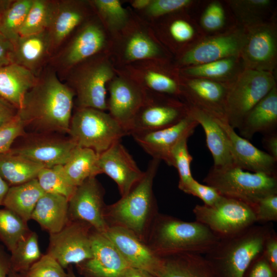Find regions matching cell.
I'll use <instances>...</instances> for the list:
<instances>
[{
	"label": "cell",
	"instance_id": "db71d44e",
	"mask_svg": "<svg viewBox=\"0 0 277 277\" xmlns=\"http://www.w3.org/2000/svg\"><path fill=\"white\" fill-rule=\"evenodd\" d=\"M13 49L12 42L0 33V67L12 63Z\"/></svg>",
	"mask_w": 277,
	"mask_h": 277
},
{
	"label": "cell",
	"instance_id": "7dc6e473",
	"mask_svg": "<svg viewBox=\"0 0 277 277\" xmlns=\"http://www.w3.org/2000/svg\"><path fill=\"white\" fill-rule=\"evenodd\" d=\"M225 19V12L222 6L219 2H212L205 10L201 23L206 30L214 31L223 26Z\"/></svg>",
	"mask_w": 277,
	"mask_h": 277
},
{
	"label": "cell",
	"instance_id": "6f0895ef",
	"mask_svg": "<svg viewBox=\"0 0 277 277\" xmlns=\"http://www.w3.org/2000/svg\"><path fill=\"white\" fill-rule=\"evenodd\" d=\"M10 271V254L0 245V277H7Z\"/></svg>",
	"mask_w": 277,
	"mask_h": 277
},
{
	"label": "cell",
	"instance_id": "be15d7a7",
	"mask_svg": "<svg viewBox=\"0 0 277 277\" xmlns=\"http://www.w3.org/2000/svg\"><path fill=\"white\" fill-rule=\"evenodd\" d=\"M7 277H26L24 274L14 272L11 270Z\"/></svg>",
	"mask_w": 277,
	"mask_h": 277
},
{
	"label": "cell",
	"instance_id": "3957f363",
	"mask_svg": "<svg viewBox=\"0 0 277 277\" xmlns=\"http://www.w3.org/2000/svg\"><path fill=\"white\" fill-rule=\"evenodd\" d=\"M161 161L152 159L142 178L125 195L106 205L105 217L109 225L124 227L146 242L150 227L159 213L153 184Z\"/></svg>",
	"mask_w": 277,
	"mask_h": 277
},
{
	"label": "cell",
	"instance_id": "c3c4849f",
	"mask_svg": "<svg viewBox=\"0 0 277 277\" xmlns=\"http://www.w3.org/2000/svg\"><path fill=\"white\" fill-rule=\"evenodd\" d=\"M183 192L199 197L204 202V205L208 206H213L222 197L215 188L206 184H202L194 179Z\"/></svg>",
	"mask_w": 277,
	"mask_h": 277
},
{
	"label": "cell",
	"instance_id": "8d00e7d4",
	"mask_svg": "<svg viewBox=\"0 0 277 277\" xmlns=\"http://www.w3.org/2000/svg\"><path fill=\"white\" fill-rule=\"evenodd\" d=\"M53 1L33 0L20 29L19 35L41 33L48 29L52 16Z\"/></svg>",
	"mask_w": 277,
	"mask_h": 277
},
{
	"label": "cell",
	"instance_id": "7402d4cb",
	"mask_svg": "<svg viewBox=\"0 0 277 277\" xmlns=\"http://www.w3.org/2000/svg\"><path fill=\"white\" fill-rule=\"evenodd\" d=\"M109 93L107 103L109 114L128 132L132 121L145 102L143 94L135 87L120 79L111 82Z\"/></svg>",
	"mask_w": 277,
	"mask_h": 277
},
{
	"label": "cell",
	"instance_id": "f546056e",
	"mask_svg": "<svg viewBox=\"0 0 277 277\" xmlns=\"http://www.w3.org/2000/svg\"><path fill=\"white\" fill-rule=\"evenodd\" d=\"M83 19V13L71 1H54L51 21L47 31L51 51L58 47Z\"/></svg>",
	"mask_w": 277,
	"mask_h": 277
},
{
	"label": "cell",
	"instance_id": "484cf974",
	"mask_svg": "<svg viewBox=\"0 0 277 277\" xmlns=\"http://www.w3.org/2000/svg\"><path fill=\"white\" fill-rule=\"evenodd\" d=\"M105 36L97 26L84 27L58 56L57 62L63 69H69L98 52L103 47Z\"/></svg>",
	"mask_w": 277,
	"mask_h": 277
},
{
	"label": "cell",
	"instance_id": "603a6c76",
	"mask_svg": "<svg viewBox=\"0 0 277 277\" xmlns=\"http://www.w3.org/2000/svg\"><path fill=\"white\" fill-rule=\"evenodd\" d=\"M277 89L276 86L243 118L238 128L240 136L251 140L260 132L264 135L276 131Z\"/></svg>",
	"mask_w": 277,
	"mask_h": 277
},
{
	"label": "cell",
	"instance_id": "ee69618b",
	"mask_svg": "<svg viewBox=\"0 0 277 277\" xmlns=\"http://www.w3.org/2000/svg\"><path fill=\"white\" fill-rule=\"evenodd\" d=\"M25 129L17 115L11 122L0 126V155L8 152L15 140L26 133Z\"/></svg>",
	"mask_w": 277,
	"mask_h": 277
},
{
	"label": "cell",
	"instance_id": "5bb4252c",
	"mask_svg": "<svg viewBox=\"0 0 277 277\" xmlns=\"http://www.w3.org/2000/svg\"><path fill=\"white\" fill-rule=\"evenodd\" d=\"M189 112V111H188ZM199 124L188 114L176 124L160 130L131 134L136 143L152 159L170 166L173 147L182 138L190 136Z\"/></svg>",
	"mask_w": 277,
	"mask_h": 277
},
{
	"label": "cell",
	"instance_id": "ab89813d",
	"mask_svg": "<svg viewBox=\"0 0 277 277\" xmlns=\"http://www.w3.org/2000/svg\"><path fill=\"white\" fill-rule=\"evenodd\" d=\"M189 136L182 138L172 148L170 154V166L177 170L179 175V188L183 191L194 179L190 169L192 157L190 154L187 146Z\"/></svg>",
	"mask_w": 277,
	"mask_h": 277
},
{
	"label": "cell",
	"instance_id": "e0dca14e",
	"mask_svg": "<svg viewBox=\"0 0 277 277\" xmlns=\"http://www.w3.org/2000/svg\"><path fill=\"white\" fill-rule=\"evenodd\" d=\"M104 234L130 267L143 269L155 275L160 264V256L133 232L121 226L110 225Z\"/></svg>",
	"mask_w": 277,
	"mask_h": 277
},
{
	"label": "cell",
	"instance_id": "7a4b0ae2",
	"mask_svg": "<svg viewBox=\"0 0 277 277\" xmlns=\"http://www.w3.org/2000/svg\"><path fill=\"white\" fill-rule=\"evenodd\" d=\"M220 239L207 226L159 213L148 232L146 243L158 256L192 253L204 255Z\"/></svg>",
	"mask_w": 277,
	"mask_h": 277
},
{
	"label": "cell",
	"instance_id": "74e56055",
	"mask_svg": "<svg viewBox=\"0 0 277 277\" xmlns=\"http://www.w3.org/2000/svg\"><path fill=\"white\" fill-rule=\"evenodd\" d=\"M36 179L45 193L62 195L68 200L76 188L66 181L60 170L59 165L43 168Z\"/></svg>",
	"mask_w": 277,
	"mask_h": 277
},
{
	"label": "cell",
	"instance_id": "f1b7e54d",
	"mask_svg": "<svg viewBox=\"0 0 277 277\" xmlns=\"http://www.w3.org/2000/svg\"><path fill=\"white\" fill-rule=\"evenodd\" d=\"M31 220L49 234L60 231L69 221L68 200L62 195L45 193L37 202Z\"/></svg>",
	"mask_w": 277,
	"mask_h": 277
},
{
	"label": "cell",
	"instance_id": "8992f818",
	"mask_svg": "<svg viewBox=\"0 0 277 277\" xmlns=\"http://www.w3.org/2000/svg\"><path fill=\"white\" fill-rule=\"evenodd\" d=\"M68 134L77 146L91 149L100 154L129 133L109 113L78 108L72 114Z\"/></svg>",
	"mask_w": 277,
	"mask_h": 277
},
{
	"label": "cell",
	"instance_id": "7c38bea8",
	"mask_svg": "<svg viewBox=\"0 0 277 277\" xmlns=\"http://www.w3.org/2000/svg\"><path fill=\"white\" fill-rule=\"evenodd\" d=\"M276 35L273 27L259 23L249 27L241 53L246 69L270 72L276 60Z\"/></svg>",
	"mask_w": 277,
	"mask_h": 277
},
{
	"label": "cell",
	"instance_id": "83f0119b",
	"mask_svg": "<svg viewBox=\"0 0 277 277\" xmlns=\"http://www.w3.org/2000/svg\"><path fill=\"white\" fill-rule=\"evenodd\" d=\"M13 47L12 63L27 69L36 75L51 51L47 30L37 34L20 36Z\"/></svg>",
	"mask_w": 277,
	"mask_h": 277
},
{
	"label": "cell",
	"instance_id": "d6986e66",
	"mask_svg": "<svg viewBox=\"0 0 277 277\" xmlns=\"http://www.w3.org/2000/svg\"><path fill=\"white\" fill-rule=\"evenodd\" d=\"M245 33L233 31L212 36L200 42L182 58L184 65L194 66L241 55Z\"/></svg>",
	"mask_w": 277,
	"mask_h": 277
},
{
	"label": "cell",
	"instance_id": "44dd1931",
	"mask_svg": "<svg viewBox=\"0 0 277 277\" xmlns=\"http://www.w3.org/2000/svg\"><path fill=\"white\" fill-rule=\"evenodd\" d=\"M228 88V86L215 81L193 78L187 83L186 95L191 106L215 118L226 120L225 102Z\"/></svg>",
	"mask_w": 277,
	"mask_h": 277
},
{
	"label": "cell",
	"instance_id": "2e32d148",
	"mask_svg": "<svg viewBox=\"0 0 277 277\" xmlns=\"http://www.w3.org/2000/svg\"><path fill=\"white\" fill-rule=\"evenodd\" d=\"M98 165L101 173L116 184L121 196L127 194L144 174L120 141L99 154Z\"/></svg>",
	"mask_w": 277,
	"mask_h": 277
},
{
	"label": "cell",
	"instance_id": "9f6ffc18",
	"mask_svg": "<svg viewBox=\"0 0 277 277\" xmlns=\"http://www.w3.org/2000/svg\"><path fill=\"white\" fill-rule=\"evenodd\" d=\"M262 143L267 153L277 161V132L264 135Z\"/></svg>",
	"mask_w": 277,
	"mask_h": 277
},
{
	"label": "cell",
	"instance_id": "4fadbf2b",
	"mask_svg": "<svg viewBox=\"0 0 277 277\" xmlns=\"http://www.w3.org/2000/svg\"><path fill=\"white\" fill-rule=\"evenodd\" d=\"M91 241L92 256L76 265L78 272L84 277H121L130 266L112 242L94 229Z\"/></svg>",
	"mask_w": 277,
	"mask_h": 277
},
{
	"label": "cell",
	"instance_id": "d4e9b609",
	"mask_svg": "<svg viewBox=\"0 0 277 277\" xmlns=\"http://www.w3.org/2000/svg\"><path fill=\"white\" fill-rule=\"evenodd\" d=\"M190 115L203 127L207 147L210 151L215 167L233 165L227 135L216 118L197 107H189Z\"/></svg>",
	"mask_w": 277,
	"mask_h": 277
},
{
	"label": "cell",
	"instance_id": "681fc988",
	"mask_svg": "<svg viewBox=\"0 0 277 277\" xmlns=\"http://www.w3.org/2000/svg\"><path fill=\"white\" fill-rule=\"evenodd\" d=\"M191 2L190 0L151 1L147 7V12L153 16H160L185 7Z\"/></svg>",
	"mask_w": 277,
	"mask_h": 277
},
{
	"label": "cell",
	"instance_id": "1f68e13d",
	"mask_svg": "<svg viewBox=\"0 0 277 277\" xmlns=\"http://www.w3.org/2000/svg\"><path fill=\"white\" fill-rule=\"evenodd\" d=\"M44 193L37 179H33L9 187L3 206L28 223L37 202Z\"/></svg>",
	"mask_w": 277,
	"mask_h": 277
},
{
	"label": "cell",
	"instance_id": "680465c9",
	"mask_svg": "<svg viewBox=\"0 0 277 277\" xmlns=\"http://www.w3.org/2000/svg\"><path fill=\"white\" fill-rule=\"evenodd\" d=\"M121 277H155L149 272L143 269L129 267Z\"/></svg>",
	"mask_w": 277,
	"mask_h": 277
},
{
	"label": "cell",
	"instance_id": "94428289",
	"mask_svg": "<svg viewBox=\"0 0 277 277\" xmlns=\"http://www.w3.org/2000/svg\"><path fill=\"white\" fill-rule=\"evenodd\" d=\"M151 1L150 0H136L132 3V6L136 9L147 8Z\"/></svg>",
	"mask_w": 277,
	"mask_h": 277
},
{
	"label": "cell",
	"instance_id": "9a60e30c",
	"mask_svg": "<svg viewBox=\"0 0 277 277\" xmlns=\"http://www.w3.org/2000/svg\"><path fill=\"white\" fill-rule=\"evenodd\" d=\"M112 76L111 68L104 63L89 66L75 75L71 81L78 108L107 109L106 85Z\"/></svg>",
	"mask_w": 277,
	"mask_h": 277
},
{
	"label": "cell",
	"instance_id": "816d5d0a",
	"mask_svg": "<svg viewBox=\"0 0 277 277\" xmlns=\"http://www.w3.org/2000/svg\"><path fill=\"white\" fill-rule=\"evenodd\" d=\"M169 30L172 37L179 42L189 41L193 37L194 32L192 26L182 19L174 21L171 24Z\"/></svg>",
	"mask_w": 277,
	"mask_h": 277
},
{
	"label": "cell",
	"instance_id": "30bf717a",
	"mask_svg": "<svg viewBox=\"0 0 277 277\" xmlns=\"http://www.w3.org/2000/svg\"><path fill=\"white\" fill-rule=\"evenodd\" d=\"M52 133H25L23 142L10 151L22 155L45 167L63 165L77 146L69 137Z\"/></svg>",
	"mask_w": 277,
	"mask_h": 277
},
{
	"label": "cell",
	"instance_id": "91938a15",
	"mask_svg": "<svg viewBox=\"0 0 277 277\" xmlns=\"http://www.w3.org/2000/svg\"><path fill=\"white\" fill-rule=\"evenodd\" d=\"M9 187V185L0 176V206H3L4 200Z\"/></svg>",
	"mask_w": 277,
	"mask_h": 277
},
{
	"label": "cell",
	"instance_id": "60d3db41",
	"mask_svg": "<svg viewBox=\"0 0 277 277\" xmlns=\"http://www.w3.org/2000/svg\"><path fill=\"white\" fill-rule=\"evenodd\" d=\"M159 53L157 46L143 33L134 34L128 41L125 55L129 60H137L153 57Z\"/></svg>",
	"mask_w": 277,
	"mask_h": 277
},
{
	"label": "cell",
	"instance_id": "d6a6232c",
	"mask_svg": "<svg viewBox=\"0 0 277 277\" xmlns=\"http://www.w3.org/2000/svg\"><path fill=\"white\" fill-rule=\"evenodd\" d=\"M45 167L10 149L0 155V176L9 185H20L37 178L40 170Z\"/></svg>",
	"mask_w": 277,
	"mask_h": 277
},
{
	"label": "cell",
	"instance_id": "277c9868",
	"mask_svg": "<svg viewBox=\"0 0 277 277\" xmlns=\"http://www.w3.org/2000/svg\"><path fill=\"white\" fill-rule=\"evenodd\" d=\"M273 229L271 223L255 224L220 239L204 256L217 277H244L251 262L262 253L265 241Z\"/></svg>",
	"mask_w": 277,
	"mask_h": 277
},
{
	"label": "cell",
	"instance_id": "836d02e7",
	"mask_svg": "<svg viewBox=\"0 0 277 277\" xmlns=\"http://www.w3.org/2000/svg\"><path fill=\"white\" fill-rule=\"evenodd\" d=\"M10 253L11 270L17 273L25 274L43 255L36 232L31 230L18 242Z\"/></svg>",
	"mask_w": 277,
	"mask_h": 277
},
{
	"label": "cell",
	"instance_id": "ac0fdd59",
	"mask_svg": "<svg viewBox=\"0 0 277 277\" xmlns=\"http://www.w3.org/2000/svg\"><path fill=\"white\" fill-rule=\"evenodd\" d=\"M216 119L227 135L234 165L249 172L277 175V161L239 135L226 120Z\"/></svg>",
	"mask_w": 277,
	"mask_h": 277
},
{
	"label": "cell",
	"instance_id": "11a10c76",
	"mask_svg": "<svg viewBox=\"0 0 277 277\" xmlns=\"http://www.w3.org/2000/svg\"><path fill=\"white\" fill-rule=\"evenodd\" d=\"M17 115V110L0 98V126L13 121Z\"/></svg>",
	"mask_w": 277,
	"mask_h": 277
},
{
	"label": "cell",
	"instance_id": "f907efd6",
	"mask_svg": "<svg viewBox=\"0 0 277 277\" xmlns=\"http://www.w3.org/2000/svg\"><path fill=\"white\" fill-rule=\"evenodd\" d=\"M245 275L247 277H276V272L272 268L262 253L251 262Z\"/></svg>",
	"mask_w": 277,
	"mask_h": 277
},
{
	"label": "cell",
	"instance_id": "4dcf8cb0",
	"mask_svg": "<svg viewBox=\"0 0 277 277\" xmlns=\"http://www.w3.org/2000/svg\"><path fill=\"white\" fill-rule=\"evenodd\" d=\"M99 154L93 150L77 146L60 170L71 185L77 187L87 179L101 174L98 165Z\"/></svg>",
	"mask_w": 277,
	"mask_h": 277
},
{
	"label": "cell",
	"instance_id": "ffe728a7",
	"mask_svg": "<svg viewBox=\"0 0 277 277\" xmlns=\"http://www.w3.org/2000/svg\"><path fill=\"white\" fill-rule=\"evenodd\" d=\"M145 105L141 106L132 121L128 128L129 135L170 127L186 117L189 111V107L172 103Z\"/></svg>",
	"mask_w": 277,
	"mask_h": 277
},
{
	"label": "cell",
	"instance_id": "4316f807",
	"mask_svg": "<svg viewBox=\"0 0 277 277\" xmlns=\"http://www.w3.org/2000/svg\"><path fill=\"white\" fill-rule=\"evenodd\" d=\"M38 76L15 63L0 67V98L18 111L27 92L37 81Z\"/></svg>",
	"mask_w": 277,
	"mask_h": 277
},
{
	"label": "cell",
	"instance_id": "cb8c5ba5",
	"mask_svg": "<svg viewBox=\"0 0 277 277\" xmlns=\"http://www.w3.org/2000/svg\"><path fill=\"white\" fill-rule=\"evenodd\" d=\"M160 258L155 277H217L202 254L182 253Z\"/></svg>",
	"mask_w": 277,
	"mask_h": 277
},
{
	"label": "cell",
	"instance_id": "b9f144b4",
	"mask_svg": "<svg viewBox=\"0 0 277 277\" xmlns=\"http://www.w3.org/2000/svg\"><path fill=\"white\" fill-rule=\"evenodd\" d=\"M24 274L26 277H67L64 268L48 253L43 254Z\"/></svg>",
	"mask_w": 277,
	"mask_h": 277
},
{
	"label": "cell",
	"instance_id": "7bdbcfd3",
	"mask_svg": "<svg viewBox=\"0 0 277 277\" xmlns=\"http://www.w3.org/2000/svg\"><path fill=\"white\" fill-rule=\"evenodd\" d=\"M95 6L101 15L114 27H120L126 21L127 12L117 0H95Z\"/></svg>",
	"mask_w": 277,
	"mask_h": 277
},
{
	"label": "cell",
	"instance_id": "d590c367",
	"mask_svg": "<svg viewBox=\"0 0 277 277\" xmlns=\"http://www.w3.org/2000/svg\"><path fill=\"white\" fill-rule=\"evenodd\" d=\"M31 230L27 222L11 210L0 209V240L10 251Z\"/></svg>",
	"mask_w": 277,
	"mask_h": 277
},
{
	"label": "cell",
	"instance_id": "e575fe53",
	"mask_svg": "<svg viewBox=\"0 0 277 277\" xmlns=\"http://www.w3.org/2000/svg\"><path fill=\"white\" fill-rule=\"evenodd\" d=\"M33 0H11L4 11L0 22V33L13 45L19 35L20 29Z\"/></svg>",
	"mask_w": 277,
	"mask_h": 277
},
{
	"label": "cell",
	"instance_id": "f5cc1de1",
	"mask_svg": "<svg viewBox=\"0 0 277 277\" xmlns=\"http://www.w3.org/2000/svg\"><path fill=\"white\" fill-rule=\"evenodd\" d=\"M262 253L272 268L277 272V234L274 229L265 241Z\"/></svg>",
	"mask_w": 277,
	"mask_h": 277
},
{
	"label": "cell",
	"instance_id": "9c48e42d",
	"mask_svg": "<svg viewBox=\"0 0 277 277\" xmlns=\"http://www.w3.org/2000/svg\"><path fill=\"white\" fill-rule=\"evenodd\" d=\"M93 228L88 223L71 221L60 231L49 235L47 253L65 269L92 256L91 236Z\"/></svg>",
	"mask_w": 277,
	"mask_h": 277
},
{
	"label": "cell",
	"instance_id": "52a82bcc",
	"mask_svg": "<svg viewBox=\"0 0 277 277\" xmlns=\"http://www.w3.org/2000/svg\"><path fill=\"white\" fill-rule=\"evenodd\" d=\"M275 86L271 72L245 69L228 88L225 115L229 125L238 129L248 112Z\"/></svg>",
	"mask_w": 277,
	"mask_h": 277
},
{
	"label": "cell",
	"instance_id": "bcb514c9",
	"mask_svg": "<svg viewBox=\"0 0 277 277\" xmlns=\"http://www.w3.org/2000/svg\"><path fill=\"white\" fill-rule=\"evenodd\" d=\"M144 78L147 86L156 92L170 94L179 92L176 82L162 73L150 71L146 73Z\"/></svg>",
	"mask_w": 277,
	"mask_h": 277
},
{
	"label": "cell",
	"instance_id": "ba28073f",
	"mask_svg": "<svg viewBox=\"0 0 277 277\" xmlns=\"http://www.w3.org/2000/svg\"><path fill=\"white\" fill-rule=\"evenodd\" d=\"M193 212L195 221L207 226L219 239L236 234L256 223L251 206L222 195L213 206L196 205Z\"/></svg>",
	"mask_w": 277,
	"mask_h": 277
},
{
	"label": "cell",
	"instance_id": "8fae6325",
	"mask_svg": "<svg viewBox=\"0 0 277 277\" xmlns=\"http://www.w3.org/2000/svg\"><path fill=\"white\" fill-rule=\"evenodd\" d=\"M105 190L96 177H91L77 186L68 200L69 220L89 224L95 230L105 233L109 227L105 217Z\"/></svg>",
	"mask_w": 277,
	"mask_h": 277
},
{
	"label": "cell",
	"instance_id": "f35d334b",
	"mask_svg": "<svg viewBox=\"0 0 277 277\" xmlns=\"http://www.w3.org/2000/svg\"><path fill=\"white\" fill-rule=\"evenodd\" d=\"M236 57H229L205 64L190 66L184 73L193 78L222 79L229 76L235 66Z\"/></svg>",
	"mask_w": 277,
	"mask_h": 277
},
{
	"label": "cell",
	"instance_id": "5b68a950",
	"mask_svg": "<svg viewBox=\"0 0 277 277\" xmlns=\"http://www.w3.org/2000/svg\"><path fill=\"white\" fill-rule=\"evenodd\" d=\"M222 196L236 199L252 207L261 199L277 193V175L251 172L234 165L212 166L203 180Z\"/></svg>",
	"mask_w": 277,
	"mask_h": 277
},
{
	"label": "cell",
	"instance_id": "f6af8a7d",
	"mask_svg": "<svg viewBox=\"0 0 277 277\" xmlns=\"http://www.w3.org/2000/svg\"><path fill=\"white\" fill-rule=\"evenodd\" d=\"M256 223L261 224L277 221V193L259 200L253 206Z\"/></svg>",
	"mask_w": 277,
	"mask_h": 277
},
{
	"label": "cell",
	"instance_id": "6125c7cd",
	"mask_svg": "<svg viewBox=\"0 0 277 277\" xmlns=\"http://www.w3.org/2000/svg\"><path fill=\"white\" fill-rule=\"evenodd\" d=\"M10 2L11 0H0V22L3 13Z\"/></svg>",
	"mask_w": 277,
	"mask_h": 277
},
{
	"label": "cell",
	"instance_id": "e7e4bbea",
	"mask_svg": "<svg viewBox=\"0 0 277 277\" xmlns=\"http://www.w3.org/2000/svg\"><path fill=\"white\" fill-rule=\"evenodd\" d=\"M67 277H77L74 273L72 267L70 266L67 268Z\"/></svg>",
	"mask_w": 277,
	"mask_h": 277
},
{
	"label": "cell",
	"instance_id": "6da1fadb",
	"mask_svg": "<svg viewBox=\"0 0 277 277\" xmlns=\"http://www.w3.org/2000/svg\"><path fill=\"white\" fill-rule=\"evenodd\" d=\"M75 93L63 83L55 72L47 71L37 77L27 92L17 116L25 128L38 133L68 134Z\"/></svg>",
	"mask_w": 277,
	"mask_h": 277
}]
</instances>
